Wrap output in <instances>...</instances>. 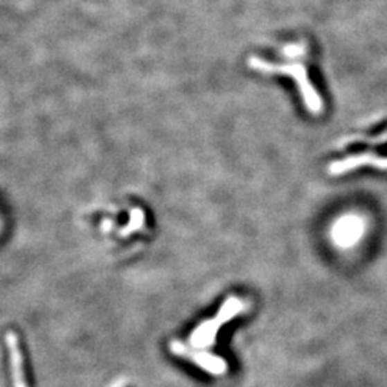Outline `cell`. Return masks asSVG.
Wrapping results in <instances>:
<instances>
[{"mask_svg": "<svg viewBox=\"0 0 387 387\" xmlns=\"http://www.w3.org/2000/svg\"><path fill=\"white\" fill-rule=\"evenodd\" d=\"M249 65L251 69L262 73H281L291 76L296 82L300 95L303 96L304 105L312 114H318L323 109V102L320 95L317 93L316 88L310 82V78L305 71L304 65L301 64H286V65H276L267 60H262L260 57H250Z\"/></svg>", "mask_w": 387, "mask_h": 387, "instance_id": "1", "label": "cell"}, {"mask_svg": "<svg viewBox=\"0 0 387 387\" xmlns=\"http://www.w3.org/2000/svg\"><path fill=\"white\" fill-rule=\"evenodd\" d=\"M241 309H242V304L237 298L227 300L215 318L202 323L199 327L194 332V334L191 337L192 345H195V348H199V349L211 345L214 343V339L221 325L224 323H227L228 320H231L235 314H238L241 312Z\"/></svg>", "mask_w": 387, "mask_h": 387, "instance_id": "2", "label": "cell"}, {"mask_svg": "<svg viewBox=\"0 0 387 387\" xmlns=\"http://www.w3.org/2000/svg\"><path fill=\"white\" fill-rule=\"evenodd\" d=\"M6 344H8L9 356H10V368H12V375H13V384H15V387H28L26 377H25V370H24L22 352H20V348H19V339L13 332H9L6 334Z\"/></svg>", "mask_w": 387, "mask_h": 387, "instance_id": "5", "label": "cell"}, {"mask_svg": "<svg viewBox=\"0 0 387 387\" xmlns=\"http://www.w3.org/2000/svg\"><path fill=\"white\" fill-rule=\"evenodd\" d=\"M363 233H364L363 219L354 214H352V215L341 217L334 224L332 237L337 246H340L343 249H349L360 241Z\"/></svg>", "mask_w": 387, "mask_h": 387, "instance_id": "3", "label": "cell"}, {"mask_svg": "<svg viewBox=\"0 0 387 387\" xmlns=\"http://www.w3.org/2000/svg\"><path fill=\"white\" fill-rule=\"evenodd\" d=\"M361 167H376L381 171H387V156H379L375 154H359L333 162L329 167L332 175H341L354 171Z\"/></svg>", "mask_w": 387, "mask_h": 387, "instance_id": "4", "label": "cell"}, {"mask_svg": "<svg viewBox=\"0 0 387 387\" xmlns=\"http://www.w3.org/2000/svg\"><path fill=\"white\" fill-rule=\"evenodd\" d=\"M284 53H286V56H289V57H297L304 53V48L301 45H291L284 49Z\"/></svg>", "mask_w": 387, "mask_h": 387, "instance_id": "6", "label": "cell"}]
</instances>
